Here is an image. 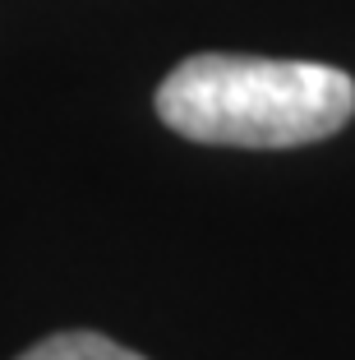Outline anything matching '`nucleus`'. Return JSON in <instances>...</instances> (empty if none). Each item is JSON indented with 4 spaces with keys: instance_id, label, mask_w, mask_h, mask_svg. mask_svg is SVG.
<instances>
[{
    "instance_id": "2",
    "label": "nucleus",
    "mask_w": 355,
    "mask_h": 360,
    "mask_svg": "<svg viewBox=\"0 0 355 360\" xmlns=\"http://www.w3.org/2000/svg\"><path fill=\"white\" fill-rule=\"evenodd\" d=\"M19 360H143V356L102 338V333H56V338L28 347Z\"/></svg>"
},
{
    "instance_id": "1",
    "label": "nucleus",
    "mask_w": 355,
    "mask_h": 360,
    "mask_svg": "<svg viewBox=\"0 0 355 360\" xmlns=\"http://www.w3.org/2000/svg\"><path fill=\"white\" fill-rule=\"evenodd\" d=\"M157 116L194 143L300 148L355 116V79L318 60L203 51L162 79Z\"/></svg>"
}]
</instances>
